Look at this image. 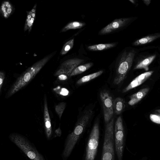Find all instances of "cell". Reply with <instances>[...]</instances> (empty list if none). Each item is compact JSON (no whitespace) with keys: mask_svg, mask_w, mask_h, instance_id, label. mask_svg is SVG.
Returning a JSON list of instances; mask_svg holds the SVG:
<instances>
[{"mask_svg":"<svg viewBox=\"0 0 160 160\" xmlns=\"http://www.w3.org/2000/svg\"><path fill=\"white\" fill-rule=\"evenodd\" d=\"M160 37V33L148 35L138 39L133 43L135 46L141 45L151 42Z\"/></svg>","mask_w":160,"mask_h":160,"instance_id":"5bb4252c","label":"cell"},{"mask_svg":"<svg viewBox=\"0 0 160 160\" xmlns=\"http://www.w3.org/2000/svg\"><path fill=\"white\" fill-rule=\"evenodd\" d=\"M56 53L55 52L47 55L27 69L13 84L7 93L6 97L7 98L11 97L27 85Z\"/></svg>","mask_w":160,"mask_h":160,"instance_id":"6da1fadb","label":"cell"},{"mask_svg":"<svg viewBox=\"0 0 160 160\" xmlns=\"http://www.w3.org/2000/svg\"><path fill=\"white\" fill-rule=\"evenodd\" d=\"M103 72V71L100 70L96 72L84 76L78 80L76 83L78 85L88 82L100 75Z\"/></svg>","mask_w":160,"mask_h":160,"instance_id":"ac0fdd59","label":"cell"},{"mask_svg":"<svg viewBox=\"0 0 160 160\" xmlns=\"http://www.w3.org/2000/svg\"><path fill=\"white\" fill-rule=\"evenodd\" d=\"M153 72V71H149L144 72L138 76L126 87L122 91L123 92L138 86L145 82Z\"/></svg>","mask_w":160,"mask_h":160,"instance_id":"7c38bea8","label":"cell"},{"mask_svg":"<svg viewBox=\"0 0 160 160\" xmlns=\"http://www.w3.org/2000/svg\"><path fill=\"white\" fill-rule=\"evenodd\" d=\"M131 20L129 18L116 19L102 29L99 34L104 35L115 31L127 25Z\"/></svg>","mask_w":160,"mask_h":160,"instance_id":"30bf717a","label":"cell"},{"mask_svg":"<svg viewBox=\"0 0 160 160\" xmlns=\"http://www.w3.org/2000/svg\"><path fill=\"white\" fill-rule=\"evenodd\" d=\"M92 115L90 111H85L79 119L73 131L68 136L62 154V157L64 159H67L70 155L88 125Z\"/></svg>","mask_w":160,"mask_h":160,"instance_id":"7a4b0ae2","label":"cell"},{"mask_svg":"<svg viewBox=\"0 0 160 160\" xmlns=\"http://www.w3.org/2000/svg\"><path fill=\"white\" fill-rule=\"evenodd\" d=\"M116 45L115 43L100 44L88 46V48L92 51H102L113 48Z\"/></svg>","mask_w":160,"mask_h":160,"instance_id":"e0dca14e","label":"cell"},{"mask_svg":"<svg viewBox=\"0 0 160 160\" xmlns=\"http://www.w3.org/2000/svg\"><path fill=\"white\" fill-rule=\"evenodd\" d=\"M43 117L45 134L47 138L49 139L52 134V130L47 98L45 94L44 97Z\"/></svg>","mask_w":160,"mask_h":160,"instance_id":"8fae6325","label":"cell"},{"mask_svg":"<svg viewBox=\"0 0 160 160\" xmlns=\"http://www.w3.org/2000/svg\"><path fill=\"white\" fill-rule=\"evenodd\" d=\"M99 127L98 122L94 124L87 145L85 160H94L99 144Z\"/></svg>","mask_w":160,"mask_h":160,"instance_id":"8992f818","label":"cell"},{"mask_svg":"<svg viewBox=\"0 0 160 160\" xmlns=\"http://www.w3.org/2000/svg\"><path fill=\"white\" fill-rule=\"evenodd\" d=\"M115 150L118 160H122L124 141V128L121 117H118L115 122L114 130Z\"/></svg>","mask_w":160,"mask_h":160,"instance_id":"52a82bcc","label":"cell"},{"mask_svg":"<svg viewBox=\"0 0 160 160\" xmlns=\"http://www.w3.org/2000/svg\"><path fill=\"white\" fill-rule=\"evenodd\" d=\"M66 103L64 102H61L55 106V109L57 114L61 119L62 114L65 109Z\"/></svg>","mask_w":160,"mask_h":160,"instance_id":"603a6c76","label":"cell"},{"mask_svg":"<svg viewBox=\"0 0 160 160\" xmlns=\"http://www.w3.org/2000/svg\"><path fill=\"white\" fill-rule=\"evenodd\" d=\"M83 60L82 59L75 58L70 59L64 61L54 73V75L58 76L61 75H63L68 78L70 77L73 70L82 63Z\"/></svg>","mask_w":160,"mask_h":160,"instance_id":"9c48e42d","label":"cell"},{"mask_svg":"<svg viewBox=\"0 0 160 160\" xmlns=\"http://www.w3.org/2000/svg\"><path fill=\"white\" fill-rule=\"evenodd\" d=\"M143 1L144 4L147 6H148L150 4L151 0H144Z\"/></svg>","mask_w":160,"mask_h":160,"instance_id":"4316f807","label":"cell"},{"mask_svg":"<svg viewBox=\"0 0 160 160\" xmlns=\"http://www.w3.org/2000/svg\"><path fill=\"white\" fill-rule=\"evenodd\" d=\"M154 112L160 116V109H157Z\"/></svg>","mask_w":160,"mask_h":160,"instance_id":"83f0119b","label":"cell"},{"mask_svg":"<svg viewBox=\"0 0 160 160\" xmlns=\"http://www.w3.org/2000/svg\"><path fill=\"white\" fill-rule=\"evenodd\" d=\"M92 65V63L89 62L78 66L73 70L70 77L82 73L90 68Z\"/></svg>","mask_w":160,"mask_h":160,"instance_id":"ffe728a7","label":"cell"},{"mask_svg":"<svg viewBox=\"0 0 160 160\" xmlns=\"http://www.w3.org/2000/svg\"><path fill=\"white\" fill-rule=\"evenodd\" d=\"M55 132L57 135L59 136H60L61 135L62 131L59 127L57 129L55 130Z\"/></svg>","mask_w":160,"mask_h":160,"instance_id":"484cf974","label":"cell"},{"mask_svg":"<svg viewBox=\"0 0 160 160\" xmlns=\"http://www.w3.org/2000/svg\"><path fill=\"white\" fill-rule=\"evenodd\" d=\"M9 138L31 160H45L43 156L23 136L13 133L9 135Z\"/></svg>","mask_w":160,"mask_h":160,"instance_id":"277c9868","label":"cell"},{"mask_svg":"<svg viewBox=\"0 0 160 160\" xmlns=\"http://www.w3.org/2000/svg\"><path fill=\"white\" fill-rule=\"evenodd\" d=\"M135 54L133 50L125 51L122 53L117 65L114 84H119L124 79L132 65Z\"/></svg>","mask_w":160,"mask_h":160,"instance_id":"3957f363","label":"cell"},{"mask_svg":"<svg viewBox=\"0 0 160 160\" xmlns=\"http://www.w3.org/2000/svg\"><path fill=\"white\" fill-rule=\"evenodd\" d=\"M149 90L148 88H145L139 90L130 97V100L128 104L131 106L134 105L140 101L148 93Z\"/></svg>","mask_w":160,"mask_h":160,"instance_id":"4fadbf2b","label":"cell"},{"mask_svg":"<svg viewBox=\"0 0 160 160\" xmlns=\"http://www.w3.org/2000/svg\"><path fill=\"white\" fill-rule=\"evenodd\" d=\"M84 23L78 21L71 22L66 25L61 30V32H66L70 29L80 28L84 26Z\"/></svg>","mask_w":160,"mask_h":160,"instance_id":"44dd1931","label":"cell"},{"mask_svg":"<svg viewBox=\"0 0 160 160\" xmlns=\"http://www.w3.org/2000/svg\"><path fill=\"white\" fill-rule=\"evenodd\" d=\"M12 11V5L8 1H5L2 3L0 9V12L5 18L9 17Z\"/></svg>","mask_w":160,"mask_h":160,"instance_id":"d6986e66","label":"cell"},{"mask_svg":"<svg viewBox=\"0 0 160 160\" xmlns=\"http://www.w3.org/2000/svg\"><path fill=\"white\" fill-rule=\"evenodd\" d=\"M114 124L112 118L106 126L101 160H114Z\"/></svg>","mask_w":160,"mask_h":160,"instance_id":"5b68a950","label":"cell"},{"mask_svg":"<svg viewBox=\"0 0 160 160\" xmlns=\"http://www.w3.org/2000/svg\"><path fill=\"white\" fill-rule=\"evenodd\" d=\"M5 78V73L3 71L0 72V93L1 92L4 80Z\"/></svg>","mask_w":160,"mask_h":160,"instance_id":"d4e9b609","label":"cell"},{"mask_svg":"<svg viewBox=\"0 0 160 160\" xmlns=\"http://www.w3.org/2000/svg\"><path fill=\"white\" fill-rule=\"evenodd\" d=\"M74 42V38L67 42L63 46L60 52V54L63 55L67 53L72 48Z\"/></svg>","mask_w":160,"mask_h":160,"instance_id":"7402d4cb","label":"cell"},{"mask_svg":"<svg viewBox=\"0 0 160 160\" xmlns=\"http://www.w3.org/2000/svg\"><path fill=\"white\" fill-rule=\"evenodd\" d=\"M150 120L153 122L160 124V116L157 114H151L150 115Z\"/></svg>","mask_w":160,"mask_h":160,"instance_id":"cb8c5ba5","label":"cell"},{"mask_svg":"<svg viewBox=\"0 0 160 160\" xmlns=\"http://www.w3.org/2000/svg\"><path fill=\"white\" fill-rule=\"evenodd\" d=\"M100 96L103 107L104 121L107 123L112 118L113 115V101L110 93L106 90L101 91Z\"/></svg>","mask_w":160,"mask_h":160,"instance_id":"ba28073f","label":"cell"},{"mask_svg":"<svg viewBox=\"0 0 160 160\" xmlns=\"http://www.w3.org/2000/svg\"><path fill=\"white\" fill-rule=\"evenodd\" d=\"M156 57V55H153L146 58L137 64L134 67V69H143L146 71H148V66L154 60Z\"/></svg>","mask_w":160,"mask_h":160,"instance_id":"9a60e30c","label":"cell"},{"mask_svg":"<svg viewBox=\"0 0 160 160\" xmlns=\"http://www.w3.org/2000/svg\"><path fill=\"white\" fill-rule=\"evenodd\" d=\"M113 107L115 114H119L125 107L124 100L120 97L116 98L113 101Z\"/></svg>","mask_w":160,"mask_h":160,"instance_id":"2e32d148","label":"cell"}]
</instances>
